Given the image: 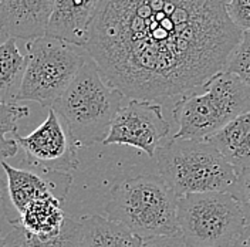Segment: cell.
<instances>
[{
	"label": "cell",
	"mask_w": 250,
	"mask_h": 247,
	"mask_svg": "<svg viewBox=\"0 0 250 247\" xmlns=\"http://www.w3.org/2000/svg\"><path fill=\"white\" fill-rule=\"evenodd\" d=\"M98 0H56L47 36L84 47Z\"/></svg>",
	"instance_id": "7c38bea8"
},
{
	"label": "cell",
	"mask_w": 250,
	"mask_h": 247,
	"mask_svg": "<svg viewBox=\"0 0 250 247\" xmlns=\"http://www.w3.org/2000/svg\"><path fill=\"white\" fill-rule=\"evenodd\" d=\"M1 168L7 176L9 199L17 212V216L29 203L47 195H56L64 202L73 182L70 173L20 169L4 161H1Z\"/></svg>",
	"instance_id": "30bf717a"
},
{
	"label": "cell",
	"mask_w": 250,
	"mask_h": 247,
	"mask_svg": "<svg viewBox=\"0 0 250 247\" xmlns=\"http://www.w3.org/2000/svg\"><path fill=\"white\" fill-rule=\"evenodd\" d=\"M142 247H189L181 233L171 236H158L149 237L142 242Z\"/></svg>",
	"instance_id": "7402d4cb"
},
{
	"label": "cell",
	"mask_w": 250,
	"mask_h": 247,
	"mask_svg": "<svg viewBox=\"0 0 250 247\" xmlns=\"http://www.w3.org/2000/svg\"><path fill=\"white\" fill-rule=\"evenodd\" d=\"M228 15L240 31H250V0H230Z\"/></svg>",
	"instance_id": "44dd1931"
},
{
	"label": "cell",
	"mask_w": 250,
	"mask_h": 247,
	"mask_svg": "<svg viewBox=\"0 0 250 247\" xmlns=\"http://www.w3.org/2000/svg\"><path fill=\"white\" fill-rule=\"evenodd\" d=\"M0 1H1V0H0Z\"/></svg>",
	"instance_id": "4316f807"
},
{
	"label": "cell",
	"mask_w": 250,
	"mask_h": 247,
	"mask_svg": "<svg viewBox=\"0 0 250 247\" xmlns=\"http://www.w3.org/2000/svg\"><path fill=\"white\" fill-rule=\"evenodd\" d=\"M29 107L20 104L0 103V158H12L17 154L16 139H9V134H17V123L29 115Z\"/></svg>",
	"instance_id": "ac0fdd59"
},
{
	"label": "cell",
	"mask_w": 250,
	"mask_h": 247,
	"mask_svg": "<svg viewBox=\"0 0 250 247\" xmlns=\"http://www.w3.org/2000/svg\"><path fill=\"white\" fill-rule=\"evenodd\" d=\"M81 222L67 217L62 230L53 237H40L13 223L4 239V247H80Z\"/></svg>",
	"instance_id": "e0dca14e"
},
{
	"label": "cell",
	"mask_w": 250,
	"mask_h": 247,
	"mask_svg": "<svg viewBox=\"0 0 250 247\" xmlns=\"http://www.w3.org/2000/svg\"><path fill=\"white\" fill-rule=\"evenodd\" d=\"M201 90L202 93L195 90L175 103L172 115L178 132L173 138L206 141L250 111V88L226 70L209 78Z\"/></svg>",
	"instance_id": "277c9868"
},
{
	"label": "cell",
	"mask_w": 250,
	"mask_h": 247,
	"mask_svg": "<svg viewBox=\"0 0 250 247\" xmlns=\"http://www.w3.org/2000/svg\"><path fill=\"white\" fill-rule=\"evenodd\" d=\"M156 168L182 198L195 193L229 192L236 170L209 141L172 138L156 149Z\"/></svg>",
	"instance_id": "5b68a950"
},
{
	"label": "cell",
	"mask_w": 250,
	"mask_h": 247,
	"mask_svg": "<svg viewBox=\"0 0 250 247\" xmlns=\"http://www.w3.org/2000/svg\"><path fill=\"white\" fill-rule=\"evenodd\" d=\"M142 239L120 222L91 215L81 219L80 247H142Z\"/></svg>",
	"instance_id": "5bb4252c"
},
{
	"label": "cell",
	"mask_w": 250,
	"mask_h": 247,
	"mask_svg": "<svg viewBox=\"0 0 250 247\" xmlns=\"http://www.w3.org/2000/svg\"><path fill=\"white\" fill-rule=\"evenodd\" d=\"M178 225L189 247H232L248 222L230 193L209 192L179 198Z\"/></svg>",
	"instance_id": "52a82bcc"
},
{
	"label": "cell",
	"mask_w": 250,
	"mask_h": 247,
	"mask_svg": "<svg viewBox=\"0 0 250 247\" xmlns=\"http://www.w3.org/2000/svg\"><path fill=\"white\" fill-rule=\"evenodd\" d=\"M169 123L162 114L161 104L144 100H129V103L115 115L104 145H128L142 151L149 158L164 145L168 137Z\"/></svg>",
	"instance_id": "9c48e42d"
},
{
	"label": "cell",
	"mask_w": 250,
	"mask_h": 247,
	"mask_svg": "<svg viewBox=\"0 0 250 247\" xmlns=\"http://www.w3.org/2000/svg\"><path fill=\"white\" fill-rule=\"evenodd\" d=\"M6 40H7V36L4 34V31L1 30V27H0V44H1V43H4Z\"/></svg>",
	"instance_id": "cb8c5ba5"
},
{
	"label": "cell",
	"mask_w": 250,
	"mask_h": 247,
	"mask_svg": "<svg viewBox=\"0 0 250 247\" xmlns=\"http://www.w3.org/2000/svg\"><path fill=\"white\" fill-rule=\"evenodd\" d=\"M206 141L225 156L236 172L250 168V111Z\"/></svg>",
	"instance_id": "9a60e30c"
},
{
	"label": "cell",
	"mask_w": 250,
	"mask_h": 247,
	"mask_svg": "<svg viewBox=\"0 0 250 247\" xmlns=\"http://www.w3.org/2000/svg\"><path fill=\"white\" fill-rule=\"evenodd\" d=\"M24 50L27 67L17 103L33 101L47 108L65 93L88 59L83 47L47 34L24 43Z\"/></svg>",
	"instance_id": "8992f818"
},
{
	"label": "cell",
	"mask_w": 250,
	"mask_h": 247,
	"mask_svg": "<svg viewBox=\"0 0 250 247\" xmlns=\"http://www.w3.org/2000/svg\"><path fill=\"white\" fill-rule=\"evenodd\" d=\"M232 247H250V222L245 226L243 232L236 239Z\"/></svg>",
	"instance_id": "603a6c76"
},
{
	"label": "cell",
	"mask_w": 250,
	"mask_h": 247,
	"mask_svg": "<svg viewBox=\"0 0 250 247\" xmlns=\"http://www.w3.org/2000/svg\"><path fill=\"white\" fill-rule=\"evenodd\" d=\"M230 0H98L84 50L129 100L184 97L226 68L243 31Z\"/></svg>",
	"instance_id": "6da1fadb"
},
{
	"label": "cell",
	"mask_w": 250,
	"mask_h": 247,
	"mask_svg": "<svg viewBox=\"0 0 250 247\" xmlns=\"http://www.w3.org/2000/svg\"><path fill=\"white\" fill-rule=\"evenodd\" d=\"M124 95L101 74L88 56L65 93L51 107L65 124L77 148L104 144Z\"/></svg>",
	"instance_id": "7a4b0ae2"
},
{
	"label": "cell",
	"mask_w": 250,
	"mask_h": 247,
	"mask_svg": "<svg viewBox=\"0 0 250 247\" xmlns=\"http://www.w3.org/2000/svg\"><path fill=\"white\" fill-rule=\"evenodd\" d=\"M1 195H3V179L0 176V198H1Z\"/></svg>",
	"instance_id": "d4e9b609"
},
{
	"label": "cell",
	"mask_w": 250,
	"mask_h": 247,
	"mask_svg": "<svg viewBox=\"0 0 250 247\" xmlns=\"http://www.w3.org/2000/svg\"><path fill=\"white\" fill-rule=\"evenodd\" d=\"M105 213L142 240L179 233V196L161 175L142 173L111 187Z\"/></svg>",
	"instance_id": "3957f363"
},
{
	"label": "cell",
	"mask_w": 250,
	"mask_h": 247,
	"mask_svg": "<svg viewBox=\"0 0 250 247\" xmlns=\"http://www.w3.org/2000/svg\"><path fill=\"white\" fill-rule=\"evenodd\" d=\"M0 247H4V239L0 236Z\"/></svg>",
	"instance_id": "484cf974"
},
{
	"label": "cell",
	"mask_w": 250,
	"mask_h": 247,
	"mask_svg": "<svg viewBox=\"0 0 250 247\" xmlns=\"http://www.w3.org/2000/svg\"><path fill=\"white\" fill-rule=\"evenodd\" d=\"M225 70L237 76L250 88V31H243L242 40L230 56Z\"/></svg>",
	"instance_id": "d6986e66"
},
{
	"label": "cell",
	"mask_w": 250,
	"mask_h": 247,
	"mask_svg": "<svg viewBox=\"0 0 250 247\" xmlns=\"http://www.w3.org/2000/svg\"><path fill=\"white\" fill-rule=\"evenodd\" d=\"M15 39L0 44V103L4 104H19L17 97L27 67L26 50Z\"/></svg>",
	"instance_id": "2e32d148"
},
{
	"label": "cell",
	"mask_w": 250,
	"mask_h": 247,
	"mask_svg": "<svg viewBox=\"0 0 250 247\" xmlns=\"http://www.w3.org/2000/svg\"><path fill=\"white\" fill-rule=\"evenodd\" d=\"M24 152V162L43 172L70 173L77 169V145L71 138L65 124L53 108H48L44 123L26 137L13 135Z\"/></svg>",
	"instance_id": "ba28073f"
},
{
	"label": "cell",
	"mask_w": 250,
	"mask_h": 247,
	"mask_svg": "<svg viewBox=\"0 0 250 247\" xmlns=\"http://www.w3.org/2000/svg\"><path fill=\"white\" fill-rule=\"evenodd\" d=\"M67 217L62 210V199L56 195H47L29 203L13 223L20 225L23 229L36 236L53 237L62 232Z\"/></svg>",
	"instance_id": "4fadbf2b"
},
{
	"label": "cell",
	"mask_w": 250,
	"mask_h": 247,
	"mask_svg": "<svg viewBox=\"0 0 250 247\" xmlns=\"http://www.w3.org/2000/svg\"><path fill=\"white\" fill-rule=\"evenodd\" d=\"M240 206L246 222H250V168L236 172V179L229 192Z\"/></svg>",
	"instance_id": "ffe728a7"
},
{
	"label": "cell",
	"mask_w": 250,
	"mask_h": 247,
	"mask_svg": "<svg viewBox=\"0 0 250 247\" xmlns=\"http://www.w3.org/2000/svg\"><path fill=\"white\" fill-rule=\"evenodd\" d=\"M56 0H1L0 27L7 39L29 43L47 34Z\"/></svg>",
	"instance_id": "8fae6325"
}]
</instances>
